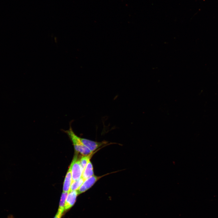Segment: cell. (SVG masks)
<instances>
[{
    "label": "cell",
    "instance_id": "cell-2",
    "mask_svg": "<svg viewBox=\"0 0 218 218\" xmlns=\"http://www.w3.org/2000/svg\"><path fill=\"white\" fill-rule=\"evenodd\" d=\"M80 159L78 157V154H75L70 166L71 168L72 181L78 180L82 177V171L80 164Z\"/></svg>",
    "mask_w": 218,
    "mask_h": 218
},
{
    "label": "cell",
    "instance_id": "cell-6",
    "mask_svg": "<svg viewBox=\"0 0 218 218\" xmlns=\"http://www.w3.org/2000/svg\"><path fill=\"white\" fill-rule=\"evenodd\" d=\"M72 181L71 168L70 166L66 174L63 186V192L69 193Z\"/></svg>",
    "mask_w": 218,
    "mask_h": 218
},
{
    "label": "cell",
    "instance_id": "cell-4",
    "mask_svg": "<svg viewBox=\"0 0 218 218\" xmlns=\"http://www.w3.org/2000/svg\"><path fill=\"white\" fill-rule=\"evenodd\" d=\"M80 139L83 144L92 152H94L104 146L107 142L103 141L102 142H97L80 137Z\"/></svg>",
    "mask_w": 218,
    "mask_h": 218
},
{
    "label": "cell",
    "instance_id": "cell-3",
    "mask_svg": "<svg viewBox=\"0 0 218 218\" xmlns=\"http://www.w3.org/2000/svg\"><path fill=\"white\" fill-rule=\"evenodd\" d=\"M114 172L108 173L101 176L94 175L85 180L83 184L77 190L78 194L84 192L90 188L98 180L102 177L108 174L114 173Z\"/></svg>",
    "mask_w": 218,
    "mask_h": 218
},
{
    "label": "cell",
    "instance_id": "cell-7",
    "mask_svg": "<svg viewBox=\"0 0 218 218\" xmlns=\"http://www.w3.org/2000/svg\"><path fill=\"white\" fill-rule=\"evenodd\" d=\"M94 175L93 166L90 160L88 163L82 173V177L85 180Z\"/></svg>",
    "mask_w": 218,
    "mask_h": 218
},
{
    "label": "cell",
    "instance_id": "cell-11",
    "mask_svg": "<svg viewBox=\"0 0 218 218\" xmlns=\"http://www.w3.org/2000/svg\"><path fill=\"white\" fill-rule=\"evenodd\" d=\"M62 215L60 214L58 212L54 218H61Z\"/></svg>",
    "mask_w": 218,
    "mask_h": 218
},
{
    "label": "cell",
    "instance_id": "cell-9",
    "mask_svg": "<svg viewBox=\"0 0 218 218\" xmlns=\"http://www.w3.org/2000/svg\"><path fill=\"white\" fill-rule=\"evenodd\" d=\"M68 193V192H63L61 195L58 212L61 215L64 211L65 203Z\"/></svg>",
    "mask_w": 218,
    "mask_h": 218
},
{
    "label": "cell",
    "instance_id": "cell-12",
    "mask_svg": "<svg viewBox=\"0 0 218 218\" xmlns=\"http://www.w3.org/2000/svg\"><path fill=\"white\" fill-rule=\"evenodd\" d=\"M8 218H13L12 216H9Z\"/></svg>",
    "mask_w": 218,
    "mask_h": 218
},
{
    "label": "cell",
    "instance_id": "cell-5",
    "mask_svg": "<svg viewBox=\"0 0 218 218\" xmlns=\"http://www.w3.org/2000/svg\"><path fill=\"white\" fill-rule=\"evenodd\" d=\"M78 195L77 190L70 191L68 193L65 203L64 210H68L73 206Z\"/></svg>",
    "mask_w": 218,
    "mask_h": 218
},
{
    "label": "cell",
    "instance_id": "cell-10",
    "mask_svg": "<svg viewBox=\"0 0 218 218\" xmlns=\"http://www.w3.org/2000/svg\"><path fill=\"white\" fill-rule=\"evenodd\" d=\"M84 180H85L81 177L78 180L72 181L69 192L77 190L82 185Z\"/></svg>",
    "mask_w": 218,
    "mask_h": 218
},
{
    "label": "cell",
    "instance_id": "cell-1",
    "mask_svg": "<svg viewBox=\"0 0 218 218\" xmlns=\"http://www.w3.org/2000/svg\"><path fill=\"white\" fill-rule=\"evenodd\" d=\"M63 130L69 137L72 142L76 152L79 153L84 156L88 155L93 152L83 144L80 139V137L74 133L71 127V123L70 124V127L68 130Z\"/></svg>",
    "mask_w": 218,
    "mask_h": 218
},
{
    "label": "cell",
    "instance_id": "cell-8",
    "mask_svg": "<svg viewBox=\"0 0 218 218\" xmlns=\"http://www.w3.org/2000/svg\"><path fill=\"white\" fill-rule=\"evenodd\" d=\"M101 148L87 155H82L80 159V164L82 171V173L84 170L87 164L93 156Z\"/></svg>",
    "mask_w": 218,
    "mask_h": 218
}]
</instances>
